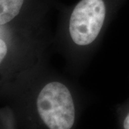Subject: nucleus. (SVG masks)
<instances>
[{"mask_svg":"<svg viewBox=\"0 0 129 129\" xmlns=\"http://www.w3.org/2000/svg\"><path fill=\"white\" fill-rule=\"evenodd\" d=\"M120 123L122 129H129V107L122 114Z\"/></svg>","mask_w":129,"mask_h":129,"instance_id":"4","label":"nucleus"},{"mask_svg":"<svg viewBox=\"0 0 129 129\" xmlns=\"http://www.w3.org/2000/svg\"><path fill=\"white\" fill-rule=\"evenodd\" d=\"M122 0H79L60 3L59 22L52 45L64 57L73 74L85 69L98 50Z\"/></svg>","mask_w":129,"mask_h":129,"instance_id":"1","label":"nucleus"},{"mask_svg":"<svg viewBox=\"0 0 129 129\" xmlns=\"http://www.w3.org/2000/svg\"><path fill=\"white\" fill-rule=\"evenodd\" d=\"M24 92L33 118L41 129H74L79 111V90L69 78L45 64L19 79L9 89Z\"/></svg>","mask_w":129,"mask_h":129,"instance_id":"2","label":"nucleus"},{"mask_svg":"<svg viewBox=\"0 0 129 129\" xmlns=\"http://www.w3.org/2000/svg\"><path fill=\"white\" fill-rule=\"evenodd\" d=\"M59 0H0V26L48 24V17Z\"/></svg>","mask_w":129,"mask_h":129,"instance_id":"3","label":"nucleus"}]
</instances>
